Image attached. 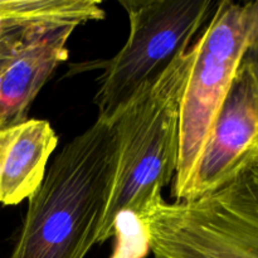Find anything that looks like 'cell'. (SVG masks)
Instances as JSON below:
<instances>
[{"label":"cell","mask_w":258,"mask_h":258,"mask_svg":"<svg viewBox=\"0 0 258 258\" xmlns=\"http://www.w3.org/2000/svg\"><path fill=\"white\" fill-rule=\"evenodd\" d=\"M196 53L193 43L113 121L117 168L97 243L116 236L121 243L128 239L141 256L148 252L144 222L175 175L180 103Z\"/></svg>","instance_id":"6da1fadb"},{"label":"cell","mask_w":258,"mask_h":258,"mask_svg":"<svg viewBox=\"0 0 258 258\" xmlns=\"http://www.w3.org/2000/svg\"><path fill=\"white\" fill-rule=\"evenodd\" d=\"M113 122L96 120L59 151L28 201L9 258H86L97 243L115 180Z\"/></svg>","instance_id":"7a4b0ae2"},{"label":"cell","mask_w":258,"mask_h":258,"mask_svg":"<svg viewBox=\"0 0 258 258\" xmlns=\"http://www.w3.org/2000/svg\"><path fill=\"white\" fill-rule=\"evenodd\" d=\"M144 228L154 258H258V165L207 196L163 199Z\"/></svg>","instance_id":"3957f363"},{"label":"cell","mask_w":258,"mask_h":258,"mask_svg":"<svg viewBox=\"0 0 258 258\" xmlns=\"http://www.w3.org/2000/svg\"><path fill=\"white\" fill-rule=\"evenodd\" d=\"M130 22L125 45L105 62L93 97L98 120L113 122L193 44L211 17V0H120Z\"/></svg>","instance_id":"277c9868"},{"label":"cell","mask_w":258,"mask_h":258,"mask_svg":"<svg viewBox=\"0 0 258 258\" xmlns=\"http://www.w3.org/2000/svg\"><path fill=\"white\" fill-rule=\"evenodd\" d=\"M246 38V7L224 0L194 42L196 58L180 103L178 164L171 181L175 202L190 197L199 160L241 64Z\"/></svg>","instance_id":"5b68a950"},{"label":"cell","mask_w":258,"mask_h":258,"mask_svg":"<svg viewBox=\"0 0 258 258\" xmlns=\"http://www.w3.org/2000/svg\"><path fill=\"white\" fill-rule=\"evenodd\" d=\"M256 165L258 83L241 63L199 160L189 199L213 193Z\"/></svg>","instance_id":"8992f818"},{"label":"cell","mask_w":258,"mask_h":258,"mask_svg":"<svg viewBox=\"0 0 258 258\" xmlns=\"http://www.w3.org/2000/svg\"><path fill=\"white\" fill-rule=\"evenodd\" d=\"M75 27H49L27 35L0 73V128L27 120V111L55 68L67 60Z\"/></svg>","instance_id":"52a82bcc"},{"label":"cell","mask_w":258,"mask_h":258,"mask_svg":"<svg viewBox=\"0 0 258 258\" xmlns=\"http://www.w3.org/2000/svg\"><path fill=\"white\" fill-rule=\"evenodd\" d=\"M57 145L45 120L27 118L0 128V204L17 206L37 191Z\"/></svg>","instance_id":"ba28073f"},{"label":"cell","mask_w":258,"mask_h":258,"mask_svg":"<svg viewBox=\"0 0 258 258\" xmlns=\"http://www.w3.org/2000/svg\"><path fill=\"white\" fill-rule=\"evenodd\" d=\"M97 0H0V38L49 27H80L105 18Z\"/></svg>","instance_id":"9c48e42d"},{"label":"cell","mask_w":258,"mask_h":258,"mask_svg":"<svg viewBox=\"0 0 258 258\" xmlns=\"http://www.w3.org/2000/svg\"><path fill=\"white\" fill-rule=\"evenodd\" d=\"M247 14V38L241 63L246 64L258 83V2L244 4Z\"/></svg>","instance_id":"30bf717a"},{"label":"cell","mask_w":258,"mask_h":258,"mask_svg":"<svg viewBox=\"0 0 258 258\" xmlns=\"http://www.w3.org/2000/svg\"><path fill=\"white\" fill-rule=\"evenodd\" d=\"M29 34L30 33L23 35H10V37L0 38V73L14 59V57L19 52L20 47H22L23 42L27 38V35Z\"/></svg>","instance_id":"8fae6325"}]
</instances>
